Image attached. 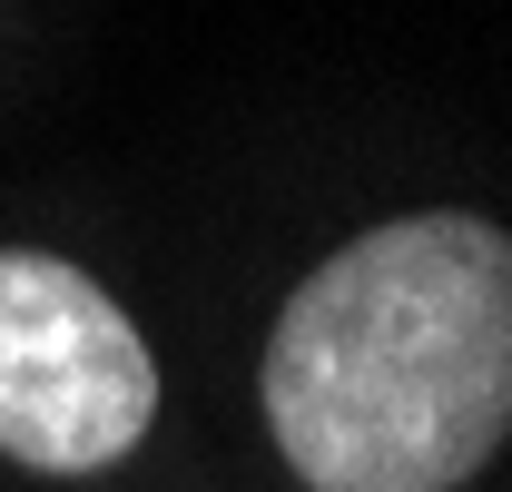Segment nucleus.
Wrapping results in <instances>:
<instances>
[{"label": "nucleus", "instance_id": "f257e3e1", "mask_svg": "<svg viewBox=\"0 0 512 492\" xmlns=\"http://www.w3.org/2000/svg\"><path fill=\"white\" fill-rule=\"evenodd\" d=\"M266 424L316 492H453L512 433V237L424 207L335 246L266 335Z\"/></svg>", "mask_w": 512, "mask_h": 492}, {"label": "nucleus", "instance_id": "f03ea898", "mask_svg": "<svg viewBox=\"0 0 512 492\" xmlns=\"http://www.w3.org/2000/svg\"><path fill=\"white\" fill-rule=\"evenodd\" d=\"M158 414V365L79 266L0 256V453L30 473H99Z\"/></svg>", "mask_w": 512, "mask_h": 492}]
</instances>
